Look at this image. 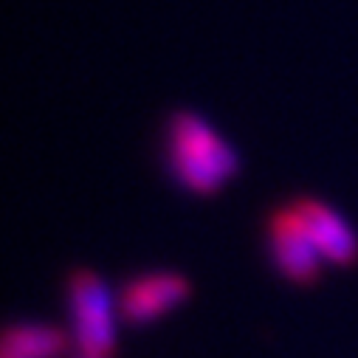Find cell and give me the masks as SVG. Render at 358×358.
Listing matches in <instances>:
<instances>
[{
  "instance_id": "cell-7",
  "label": "cell",
  "mask_w": 358,
  "mask_h": 358,
  "mask_svg": "<svg viewBox=\"0 0 358 358\" xmlns=\"http://www.w3.org/2000/svg\"><path fill=\"white\" fill-rule=\"evenodd\" d=\"M3 358H12V355H3Z\"/></svg>"
},
{
  "instance_id": "cell-4",
  "label": "cell",
  "mask_w": 358,
  "mask_h": 358,
  "mask_svg": "<svg viewBox=\"0 0 358 358\" xmlns=\"http://www.w3.org/2000/svg\"><path fill=\"white\" fill-rule=\"evenodd\" d=\"M189 296V282L181 274L161 271L133 280L122 294V313L133 324H147L169 313Z\"/></svg>"
},
{
  "instance_id": "cell-6",
  "label": "cell",
  "mask_w": 358,
  "mask_h": 358,
  "mask_svg": "<svg viewBox=\"0 0 358 358\" xmlns=\"http://www.w3.org/2000/svg\"><path fill=\"white\" fill-rule=\"evenodd\" d=\"M68 350V336L48 324H17L6 333L3 355L12 358H57Z\"/></svg>"
},
{
  "instance_id": "cell-1",
  "label": "cell",
  "mask_w": 358,
  "mask_h": 358,
  "mask_svg": "<svg viewBox=\"0 0 358 358\" xmlns=\"http://www.w3.org/2000/svg\"><path fill=\"white\" fill-rule=\"evenodd\" d=\"M169 164L178 181L198 195L217 192L237 172L234 150L189 110L169 119Z\"/></svg>"
},
{
  "instance_id": "cell-3",
  "label": "cell",
  "mask_w": 358,
  "mask_h": 358,
  "mask_svg": "<svg viewBox=\"0 0 358 358\" xmlns=\"http://www.w3.org/2000/svg\"><path fill=\"white\" fill-rule=\"evenodd\" d=\"M271 251H274V262L280 271L299 285H308L319 277V262L324 259L302 220V215L296 212V206L280 209L271 217Z\"/></svg>"
},
{
  "instance_id": "cell-2",
  "label": "cell",
  "mask_w": 358,
  "mask_h": 358,
  "mask_svg": "<svg viewBox=\"0 0 358 358\" xmlns=\"http://www.w3.org/2000/svg\"><path fill=\"white\" fill-rule=\"evenodd\" d=\"M71 310L82 358H110L116 347L113 299L96 274L76 271L71 277Z\"/></svg>"
},
{
  "instance_id": "cell-5",
  "label": "cell",
  "mask_w": 358,
  "mask_h": 358,
  "mask_svg": "<svg viewBox=\"0 0 358 358\" xmlns=\"http://www.w3.org/2000/svg\"><path fill=\"white\" fill-rule=\"evenodd\" d=\"M296 212L302 215L319 254L336 265H350L358 257V240L352 234V229L322 201L305 198L296 203Z\"/></svg>"
}]
</instances>
